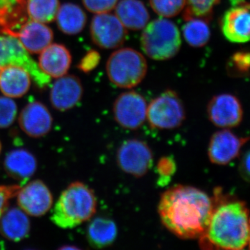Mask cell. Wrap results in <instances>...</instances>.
Here are the masks:
<instances>
[{
    "label": "cell",
    "instance_id": "4",
    "mask_svg": "<svg viewBox=\"0 0 250 250\" xmlns=\"http://www.w3.org/2000/svg\"><path fill=\"white\" fill-rule=\"evenodd\" d=\"M141 43L143 52L154 60L172 58L180 49V33L174 22L158 18L144 27Z\"/></svg>",
    "mask_w": 250,
    "mask_h": 250
},
{
    "label": "cell",
    "instance_id": "5",
    "mask_svg": "<svg viewBox=\"0 0 250 250\" xmlns=\"http://www.w3.org/2000/svg\"><path fill=\"white\" fill-rule=\"evenodd\" d=\"M106 69L113 84L119 88H131L139 85L146 77L147 63L143 54L126 47L110 56Z\"/></svg>",
    "mask_w": 250,
    "mask_h": 250
},
{
    "label": "cell",
    "instance_id": "29",
    "mask_svg": "<svg viewBox=\"0 0 250 250\" xmlns=\"http://www.w3.org/2000/svg\"><path fill=\"white\" fill-rule=\"evenodd\" d=\"M18 116V106L12 98L0 96V129H6L14 124Z\"/></svg>",
    "mask_w": 250,
    "mask_h": 250
},
{
    "label": "cell",
    "instance_id": "14",
    "mask_svg": "<svg viewBox=\"0 0 250 250\" xmlns=\"http://www.w3.org/2000/svg\"><path fill=\"white\" fill-rule=\"evenodd\" d=\"M248 141L247 138L239 137L229 129L216 131L208 143V159L215 165H228L239 156Z\"/></svg>",
    "mask_w": 250,
    "mask_h": 250
},
{
    "label": "cell",
    "instance_id": "30",
    "mask_svg": "<svg viewBox=\"0 0 250 250\" xmlns=\"http://www.w3.org/2000/svg\"><path fill=\"white\" fill-rule=\"evenodd\" d=\"M219 0H187L188 7L184 17L205 18L209 16Z\"/></svg>",
    "mask_w": 250,
    "mask_h": 250
},
{
    "label": "cell",
    "instance_id": "23",
    "mask_svg": "<svg viewBox=\"0 0 250 250\" xmlns=\"http://www.w3.org/2000/svg\"><path fill=\"white\" fill-rule=\"evenodd\" d=\"M27 21L25 0H0V34H11Z\"/></svg>",
    "mask_w": 250,
    "mask_h": 250
},
{
    "label": "cell",
    "instance_id": "26",
    "mask_svg": "<svg viewBox=\"0 0 250 250\" xmlns=\"http://www.w3.org/2000/svg\"><path fill=\"white\" fill-rule=\"evenodd\" d=\"M182 30L184 39L190 46L200 47L205 45L210 37V28L208 23L202 18H187Z\"/></svg>",
    "mask_w": 250,
    "mask_h": 250
},
{
    "label": "cell",
    "instance_id": "13",
    "mask_svg": "<svg viewBox=\"0 0 250 250\" xmlns=\"http://www.w3.org/2000/svg\"><path fill=\"white\" fill-rule=\"evenodd\" d=\"M231 4L222 18V31L228 41L244 43L250 39V4L246 0H231Z\"/></svg>",
    "mask_w": 250,
    "mask_h": 250
},
{
    "label": "cell",
    "instance_id": "20",
    "mask_svg": "<svg viewBox=\"0 0 250 250\" xmlns=\"http://www.w3.org/2000/svg\"><path fill=\"white\" fill-rule=\"evenodd\" d=\"M31 78L24 67L8 65L0 70V90L5 96L21 98L29 91Z\"/></svg>",
    "mask_w": 250,
    "mask_h": 250
},
{
    "label": "cell",
    "instance_id": "34",
    "mask_svg": "<svg viewBox=\"0 0 250 250\" xmlns=\"http://www.w3.org/2000/svg\"><path fill=\"white\" fill-rule=\"evenodd\" d=\"M158 172L162 179H170L176 171V164L171 157L161 158L157 164Z\"/></svg>",
    "mask_w": 250,
    "mask_h": 250
},
{
    "label": "cell",
    "instance_id": "12",
    "mask_svg": "<svg viewBox=\"0 0 250 250\" xmlns=\"http://www.w3.org/2000/svg\"><path fill=\"white\" fill-rule=\"evenodd\" d=\"M18 207L29 217L47 214L54 203L53 195L48 187L41 180H33L17 190Z\"/></svg>",
    "mask_w": 250,
    "mask_h": 250
},
{
    "label": "cell",
    "instance_id": "33",
    "mask_svg": "<svg viewBox=\"0 0 250 250\" xmlns=\"http://www.w3.org/2000/svg\"><path fill=\"white\" fill-rule=\"evenodd\" d=\"M231 65L240 73H248L250 67V54L248 52H238L231 57Z\"/></svg>",
    "mask_w": 250,
    "mask_h": 250
},
{
    "label": "cell",
    "instance_id": "19",
    "mask_svg": "<svg viewBox=\"0 0 250 250\" xmlns=\"http://www.w3.org/2000/svg\"><path fill=\"white\" fill-rule=\"evenodd\" d=\"M4 166L10 177L24 185L35 174L38 161L36 156L27 149H16L6 154Z\"/></svg>",
    "mask_w": 250,
    "mask_h": 250
},
{
    "label": "cell",
    "instance_id": "17",
    "mask_svg": "<svg viewBox=\"0 0 250 250\" xmlns=\"http://www.w3.org/2000/svg\"><path fill=\"white\" fill-rule=\"evenodd\" d=\"M17 38L29 53H41L52 43L53 31L44 23L34 21H26L17 30L10 34Z\"/></svg>",
    "mask_w": 250,
    "mask_h": 250
},
{
    "label": "cell",
    "instance_id": "21",
    "mask_svg": "<svg viewBox=\"0 0 250 250\" xmlns=\"http://www.w3.org/2000/svg\"><path fill=\"white\" fill-rule=\"evenodd\" d=\"M30 230L29 216L20 207L6 208L0 217V233L9 241H22Z\"/></svg>",
    "mask_w": 250,
    "mask_h": 250
},
{
    "label": "cell",
    "instance_id": "1",
    "mask_svg": "<svg viewBox=\"0 0 250 250\" xmlns=\"http://www.w3.org/2000/svg\"><path fill=\"white\" fill-rule=\"evenodd\" d=\"M214 200L191 186L177 185L161 195L158 213L161 223L182 239H199L207 230Z\"/></svg>",
    "mask_w": 250,
    "mask_h": 250
},
{
    "label": "cell",
    "instance_id": "18",
    "mask_svg": "<svg viewBox=\"0 0 250 250\" xmlns=\"http://www.w3.org/2000/svg\"><path fill=\"white\" fill-rule=\"evenodd\" d=\"M71 62V54L66 47L50 44L41 52L39 67L49 77L58 79L66 75Z\"/></svg>",
    "mask_w": 250,
    "mask_h": 250
},
{
    "label": "cell",
    "instance_id": "3",
    "mask_svg": "<svg viewBox=\"0 0 250 250\" xmlns=\"http://www.w3.org/2000/svg\"><path fill=\"white\" fill-rule=\"evenodd\" d=\"M97 206L93 190L82 182H74L61 194L54 206L51 220L59 228L73 229L93 218Z\"/></svg>",
    "mask_w": 250,
    "mask_h": 250
},
{
    "label": "cell",
    "instance_id": "36",
    "mask_svg": "<svg viewBox=\"0 0 250 250\" xmlns=\"http://www.w3.org/2000/svg\"><path fill=\"white\" fill-rule=\"evenodd\" d=\"M240 172L243 178L249 179L250 177V152H247L241 159Z\"/></svg>",
    "mask_w": 250,
    "mask_h": 250
},
{
    "label": "cell",
    "instance_id": "8",
    "mask_svg": "<svg viewBox=\"0 0 250 250\" xmlns=\"http://www.w3.org/2000/svg\"><path fill=\"white\" fill-rule=\"evenodd\" d=\"M117 164L125 173L141 177L152 167L154 156L147 143L142 140H126L118 148Z\"/></svg>",
    "mask_w": 250,
    "mask_h": 250
},
{
    "label": "cell",
    "instance_id": "25",
    "mask_svg": "<svg viewBox=\"0 0 250 250\" xmlns=\"http://www.w3.org/2000/svg\"><path fill=\"white\" fill-rule=\"evenodd\" d=\"M56 19L59 29L67 35L80 34L87 22L84 11L73 3H64L59 6Z\"/></svg>",
    "mask_w": 250,
    "mask_h": 250
},
{
    "label": "cell",
    "instance_id": "27",
    "mask_svg": "<svg viewBox=\"0 0 250 250\" xmlns=\"http://www.w3.org/2000/svg\"><path fill=\"white\" fill-rule=\"evenodd\" d=\"M59 6V0H27L26 9L32 21L49 23L56 19Z\"/></svg>",
    "mask_w": 250,
    "mask_h": 250
},
{
    "label": "cell",
    "instance_id": "35",
    "mask_svg": "<svg viewBox=\"0 0 250 250\" xmlns=\"http://www.w3.org/2000/svg\"><path fill=\"white\" fill-rule=\"evenodd\" d=\"M14 189L8 188L6 187H0V217L2 215L3 212L4 211L7 207L8 202L11 195H12Z\"/></svg>",
    "mask_w": 250,
    "mask_h": 250
},
{
    "label": "cell",
    "instance_id": "31",
    "mask_svg": "<svg viewBox=\"0 0 250 250\" xmlns=\"http://www.w3.org/2000/svg\"><path fill=\"white\" fill-rule=\"evenodd\" d=\"M85 9L94 14H103L112 11L118 0H82Z\"/></svg>",
    "mask_w": 250,
    "mask_h": 250
},
{
    "label": "cell",
    "instance_id": "37",
    "mask_svg": "<svg viewBox=\"0 0 250 250\" xmlns=\"http://www.w3.org/2000/svg\"><path fill=\"white\" fill-rule=\"evenodd\" d=\"M1 141H0V154H1Z\"/></svg>",
    "mask_w": 250,
    "mask_h": 250
},
{
    "label": "cell",
    "instance_id": "10",
    "mask_svg": "<svg viewBox=\"0 0 250 250\" xmlns=\"http://www.w3.org/2000/svg\"><path fill=\"white\" fill-rule=\"evenodd\" d=\"M207 111L210 123L220 129L236 127L243 121L241 101L232 94L215 95L207 105Z\"/></svg>",
    "mask_w": 250,
    "mask_h": 250
},
{
    "label": "cell",
    "instance_id": "9",
    "mask_svg": "<svg viewBox=\"0 0 250 250\" xmlns=\"http://www.w3.org/2000/svg\"><path fill=\"white\" fill-rule=\"evenodd\" d=\"M147 102L142 95L135 91L125 92L113 104V117L121 127L136 130L147 121Z\"/></svg>",
    "mask_w": 250,
    "mask_h": 250
},
{
    "label": "cell",
    "instance_id": "15",
    "mask_svg": "<svg viewBox=\"0 0 250 250\" xmlns=\"http://www.w3.org/2000/svg\"><path fill=\"white\" fill-rule=\"evenodd\" d=\"M18 123L24 134L39 139L48 134L52 129L53 118L45 104L33 101L22 108L18 116Z\"/></svg>",
    "mask_w": 250,
    "mask_h": 250
},
{
    "label": "cell",
    "instance_id": "2",
    "mask_svg": "<svg viewBox=\"0 0 250 250\" xmlns=\"http://www.w3.org/2000/svg\"><path fill=\"white\" fill-rule=\"evenodd\" d=\"M205 248L246 249L250 243L249 210L246 202L228 200L215 205L207 230L199 238Z\"/></svg>",
    "mask_w": 250,
    "mask_h": 250
},
{
    "label": "cell",
    "instance_id": "7",
    "mask_svg": "<svg viewBox=\"0 0 250 250\" xmlns=\"http://www.w3.org/2000/svg\"><path fill=\"white\" fill-rule=\"evenodd\" d=\"M8 65L24 67L38 88L44 89L51 83V77L41 71L17 38L8 34H0V70Z\"/></svg>",
    "mask_w": 250,
    "mask_h": 250
},
{
    "label": "cell",
    "instance_id": "22",
    "mask_svg": "<svg viewBox=\"0 0 250 250\" xmlns=\"http://www.w3.org/2000/svg\"><path fill=\"white\" fill-rule=\"evenodd\" d=\"M116 16L125 28L140 30L147 25L149 14L141 0H121L116 6Z\"/></svg>",
    "mask_w": 250,
    "mask_h": 250
},
{
    "label": "cell",
    "instance_id": "28",
    "mask_svg": "<svg viewBox=\"0 0 250 250\" xmlns=\"http://www.w3.org/2000/svg\"><path fill=\"white\" fill-rule=\"evenodd\" d=\"M154 12L165 18L178 15L187 4V0H149Z\"/></svg>",
    "mask_w": 250,
    "mask_h": 250
},
{
    "label": "cell",
    "instance_id": "16",
    "mask_svg": "<svg viewBox=\"0 0 250 250\" xmlns=\"http://www.w3.org/2000/svg\"><path fill=\"white\" fill-rule=\"evenodd\" d=\"M83 88L79 77L64 75L51 87V104L59 111H66L76 106L83 96Z\"/></svg>",
    "mask_w": 250,
    "mask_h": 250
},
{
    "label": "cell",
    "instance_id": "6",
    "mask_svg": "<svg viewBox=\"0 0 250 250\" xmlns=\"http://www.w3.org/2000/svg\"><path fill=\"white\" fill-rule=\"evenodd\" d=\"M185 119L183 102L173 90H166L147 105V121L154 129H176Z\"/></svg>",
    "mask_w": 250,
    "mask_h": 250
},
{
    "label": "cell",
    "instance_id": "24",
    "mask_svg": "<svg viewBox=\"0 0 250 250\" xmlns=\"http://www.w3.org/2000/svg\"><path fill=\"white\" fill-rule=\"evenodd\" d=\"M87 239L93 248L102 249L111 246L118 236V228L111 219L98 217L87 228Z\"/></svg>",
    "mask_w": 250,
    "mask_h": 250
},
{
    "label": "cell",
    "instance_id": "32",
    "mask_svg": "<svg viewBox=\"0 0 250 250\" xmlns=\"http://www.w3.org/2000/svg\"><path fill=\"white\" fill-rule=\"evenodd\" d=\"M100 62V54L95 50H90L85 54L84 57L78 64V68L85 73L91 72Z\"/></svg>",
    "mask_w": 250,
    "mask_h": 250
},
{
    "label": "cell",
    "instance_id": "11",
    "mask_svg": "<svg viewBox=\"0 0 250 250\" xmlns=\"http://www.w3.org/2000/svg\"><path fill=\"white\" fill-rule=\"evenodd\" d=\"M90 32L94 43L103 49L117 48L126 40L124 25L116 16L108 13L94 16L90 23Z\"/></svg>",
    "mask_w": 250,
    "mask_h": 250
}]
</instances>
